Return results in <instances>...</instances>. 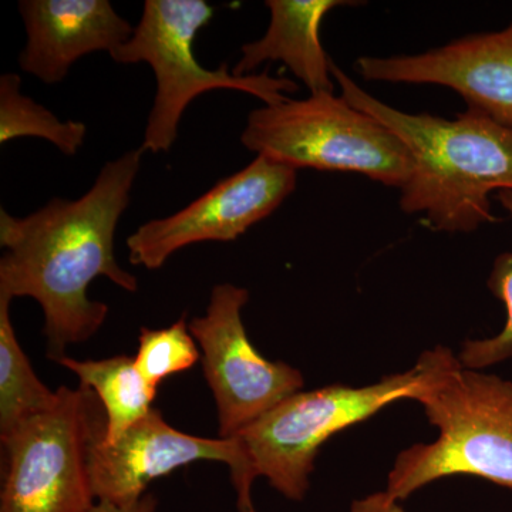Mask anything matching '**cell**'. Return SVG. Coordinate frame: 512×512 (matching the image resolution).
Instances as JSON below:
<instances>
[{"label": "cell", "mask_w": 512, "mask_h": 512, "mask_svg": "<svg viewBox=\"0 0 512 512\" xmlns=\"http://www.w3.org/2000/svg\"><path fill=\"white\" fill-rule=\"evenodd\" d=\"M332 76L343 99L409 150L413 171L400 190L404 214L420 215L427 227L448 234H470L498 221L490 195L512 191V128L474 109L453 120L404 113L367 93L335 63Z\"/></svg>", "instance_id": "obj_2"}, {"label": "cell", "mask_w": 512, "mask_h": 512, "mask_svg": "<svg viewBox=\"0 0 512 512\" xmlns=\"http://www.w3.org/2000/svg\"><path fill=\"white\" fill-rule=\"evenodd\" d=\"M416 384L412 369L369 386L330 384L298 392L276 404L235 436L245 458L244 495L237 503L238 511L256 512L251 488L259 477L288 500L302 501L320 447L389 404L412 400Z\"/></svg>", "instance_id": "obj_5"}, {"label": "cell", "mask_w": 512, "mask_h": 512, "mask_svg": "<svg viewBox=\"0 0 512 512\" xmlns=\"http://www.w3.org/2000/svg\"><path fill=\"white\" fill-rule=\"evenodd\" d=\"M350 512H404V510L396 498L384 491V493L367 495L362 500H356L350 507Z\"/></svg>", "instance_id": "obj_19"}, {"label": "cell", "mask_w": 512, "mask_h": 512, "mask_svg": "<svg viewBox=\"0 0 512 512\" xmlns=\"http://www.w3.org/2000/svg\"><path fill=\"white\" fill-rule=\"evenodd\" d=\"M79 377L82 386L97 394L107 416L104 443L113 444L131 426L154 409L157 390L138 372L134 357L119 355L101 360H77L63 356L57 360Z\"/></svg>", "instance_id": "obj_14"}, {"label": "cell", "mask_w": 512, "mask_h": 512, "mask_svg": "<svg viewBox=\"0 0 512 512\" xmlns=\"http://www.w3.org/2000/svg\"><path fill=\"white\" fill-rule=\"evenodd\" d=\"M271 13L261 39L242 46L241 59L232 67L238 77L252 74L262 63H284L309 92H335L332 60L320 43V25L330 10L360 5L352 0H268Z\"/></svg>", "instance_id": "obj_13"}, {"label": "cell", "mask_w": 512, "mask_h": 512, "mask_svg": "<svg viewBox=\"0 0 512 512\" xmlns=\"http://www.w3.org/2000/svg\"><path fill=\"white\" fill-rule=\"evenodd\" d=\"M19 12L28 36L20 69L46 84L63 82L83 56L113 55L134 32L109 0H22Z\"/></svg>", "instance_id": "obj_12"}, {"label": "cell", "mask_w": 512, "mask_h": 512, "mask_svg": "<svg viewBox=\"0 0 512 512\" xmlns=\"http://www.w3.org/2000/svg\"><path fill=\"white\" fill-rule=\"evenodd\" d=\"M104 437L94 441L89 457L97 501L134 503L157 478L198 461L227 464L237 503L244 495L245 458L235 437L207 439L183 433L170 426L156 407L116 443H104Z\"/></svg>", "instance_id": "obj_10"}, {"label": "cell", "mask_w": 512, "mask_h": 512, "mask_svg": "<svg viewBox=\"0 0 512 512\" xmlns=\"http://www.w3.org/2000/svg\"><path fill=\"white\" fill-rule=\"evenodd\" d=\"M248 301V289L215 285L204 316L188 323L217 403L220 439L237 436L305 386L301 370L265 359L252 345L241 316Z\"/></svg>", "instance_id": "obj_8"}, {"label": "cell", "mask_w": 512, "mask_h": 512, "mask_svg": "<svg viewBox=\"0 0 512 512\" xmlns=\"http://www.w3.org/2000/svg\"><path fill=\"white\" fill-rule=\"evenodd\" d=\"M144 151H127L103 165L96 181L77 200L52 198L28 217L0 210V293L29 296L45 315L47 357L66 356L67 346L93 338L109 316V306L89 298L97 276L126 292L138 279L121 268L114 237L131 201Z\"/></svg>", "instance_id": "obj_1"}, {"label": "cell", "mask_w": 512, "mask_h": 512, "mask_svg": "<svg viewBox=\"0 0 512 512\" xmlns=\"http://www.w3.org/2000/svg\"><path fill=\"white\" fill-rule=\"evenodd\" d=\"M49 412L23 421L6 436L0 512H90L96 505L90 448L106 436L97 394L60 386Z\"/></svg>", "instance_id": "obj_7"}, {"label": "cell", "mask_w": 512, "mask_h": 512, "mask_svg": "<svg viewBox=\"0 0 512 512\" xmlns=\"http://www.w3.org/2000/svg\"><path fill=\"white\" fill-rule=\"evenodd\" d=\"M212 16L214 6L205 0H146L133 36L111 55L119 64L147 63L156 76V96L140 146L144 153L171 150L184 111L201 94L237 90L274 106L299 90L292 80L266 72L235 76L227 62L205 69L192 46Z\"/></svg>", "instance_id": "obj_6"}, {"label": "cell", "mask_w": 512, "mask_h": 512, "mask_svg": "<svg viewBox=\"0 0 512 512\" xmlns=\"http://www.w3.org/2000/svg\"><path fill=\"white\" fill-rule=\"evenodd\" d=\"M184 313L177 322L164 329L141 328L134 363L153 389L167 377L191 369L201 360V350L191 335Z\"/></svg>", "instance_id": "obj_17"}, {"label": "cell", "mask_w": 512, "mask_h": 512, "mask_svg": "<svg viewBox=\"0 0 512 512\" xmlns=\"http://www.w3.org/2000/svg\"><path fill=\"white\" fill-rule=\"evenodd\" d=\"M298 171L262 156L170 217L147 221L127 238L128 261L148 271L198 242H231L274 214L295 191Z\"/></svg>", "instance_id": "obj_9"}, {"label": "cell", "mask_w": 512, "mask_h": 512, "mask_svg": "<svg viewBox=\"0 0 512 512\" xmlns=\"http://www.w3.org/2000/svg\"><path fill=\"white\" fill-rule=\"evenodd\" d=\"M242 146L256 156L295 168L345 171L399 188L413 171L409 150L396 134L335 92L289 97L249 113Z\"/></svg>", "instance_id": "obj_4"}, {"label": "cell", "mask_w": 512, "mask_h": 512, "mask_svg": "<svg viewBox=\"0 0 512 512\" xmlns=\"http://www.w3.org/2000/svg\"><path fill=\"white\" fill-rule=\"evenodd\" d=\"M90 512H158L156 495L146 493L140 500L130 504H111L97 501Z\"/></svg>", "instance_id": "obj_20"}, {"label": "cell", "mask_w": 512, "mask_h": 512, "mask_svg": "<svg viewBox=\"0 0 512 512\" xmlns=\"http://www.w3.org/2000/svg\"><path fill=\"white\" fill-rule=\"evenodd\" d=\"M497 200L512 218V191L497 192ZM488 288L504 303L507 320L503 330L493 338L464 342L458 359L468 369L481 370L512 357V252H504L495 258Z\"/></svg>", "instance_id": "obj_18"}, {"label": "cell", "mask_w": 512, "mask_h": 512, "mask_svg": "<svg viewBox=\"0 0 512 512\" xmlns=\"http://www.w3.org/2000/svg\"><path fill=\"white\" fill-rule=\"evenodd\" d=\"M86 136L87 126L82 121L60 120L25 96L19 74L0 76V144L20 137H39L55 144L64 156H76Z\"/></svg>", "instance_id": "obj_16"}, {"label": "cell", "mask_w": 512, "mask_h": 512, "mask_svg": "<svg viewBox=\"0 0 512 512\" xmlns=\"http://www.w3.org/2000/svg\"><path fill=\"white\" fill-rule=\"evenodd\" d=\"M413 369L412 400L440 434L396 457L387 493L406 500L424 485L454 476L512 490V382L468 369L444 346L421 353Z\"/></svg>", "instance_id": "obj_3"}, {"label": "cell", "mask_w": 512, "mask_h": 512, "mask_svg": "<svg viewBox=\"0 0 512 512\" xmlns=\"http://www.w3.org/2000/svg\"><path fill=\"white\" fill-rule=\"evenodd\" d=\"M355 69L366 82L447 87L467 109L512 128V22L417 55L363 56Z\"/></svg>", "instance_id": "obj_11"}, {"label": "cell", "mask_w": 512, "mask_h": 512, "mask_svg": "<svg viewBox=\"0 0 512 512\" xmlns=\"http://www.w3.org/2000/svg\"><path fill=\"white\" fill-rule=\"evenodd\" d=\"M12 301L0 293V437L23 421L49 412L59 399L57 390L52 392L37 377L16 338L10 319Z\"/></svg>", "instance_id": "obj_15"}]
</instances>
